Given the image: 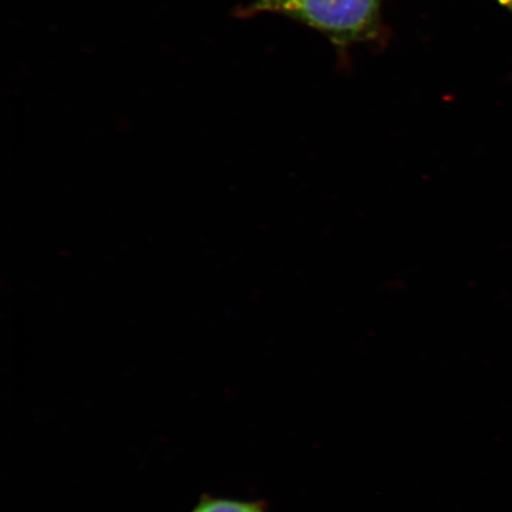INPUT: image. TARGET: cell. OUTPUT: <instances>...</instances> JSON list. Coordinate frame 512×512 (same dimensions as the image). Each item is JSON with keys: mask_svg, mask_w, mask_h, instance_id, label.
Returning a JSON list of instances; mask_svg holds the SVG:
<instances>
[{"mask_svg": "<svg viewBox=\"0 0 512 512\" xmlns=\"http://www.w3.org/2000/svg\"><path fill=\"white\" fill-rule=\"evenodd\" d=\"M382 0H255L240 11L284 15L322 32L338 47L373 40L381 31Z\"/></svg>", "mask_w": 512, "mask_h": 512, "instance_id": "6da1fadb", "label": "cell"}, {"mask_svg": "<svg viewBox=\"0 0 512 512\" xmlns=\"http://www.w3.org/2000/svg\"><path fill=\"white\" fill-rule=\"evenodd\" d=\"M191 512H265L264 504L204 496Z\"/></svg>", "mask_w": 512, "mask_h": 512, "instance_id": "7a4b0ae2", "label": "cell"}, {"mask_svg": "<svg viewBox=\"0 0 512 512\" xmlns=\"http://www.w3.org/2000/svg\"><path fill=\"white\" fill-rule=\"evenodd\" d=\"M499 4L504 6V8H507L512 12V0H496Z\"/></svg>", "mask_w": 512, "mask_h": 512, "instance_id": "3957f363", "label": "cell"}]
</instances>
